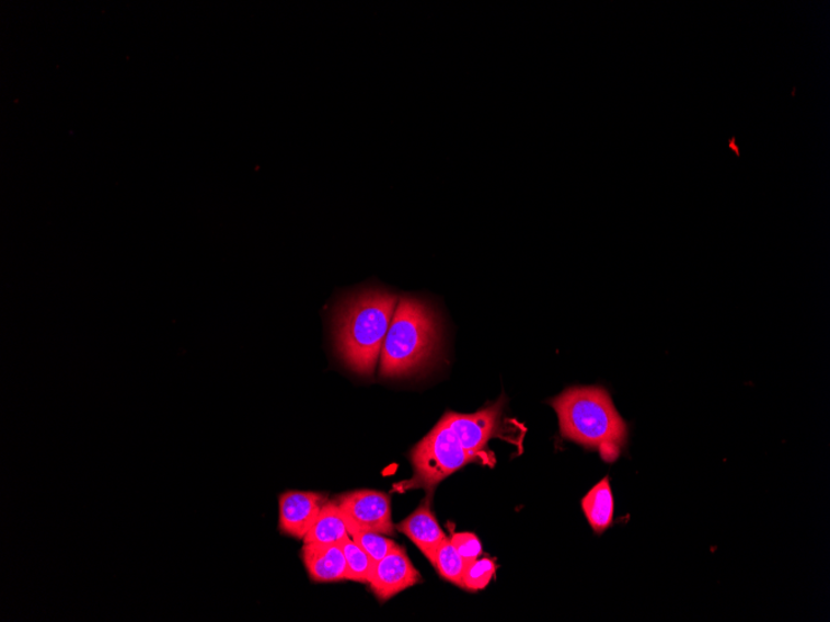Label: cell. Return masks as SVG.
I'll return each mask as SVG.
<instances>
[{
  "label": "cell",
  "instance_id": "cell-8",
  "mask_svg": "<svg viewBox=\"0 0 830 622\" xmlns=\"http://www.w3.org/2000/svg\"><path fill=\"white\" fill-rule=\"evenodd\" d=\"M420 580L418 571L414 568L407 553L401 546L376 563L370 585L374 596L381 601H387Z\"/></svg>",
  "mask_w": 830,
  "mask_h": 622
},
{
  "label": "cell",
  "instance_id": "cell-11",
  "mask_svg": "<svg viewBox=\"0 0 830 622\" xmlns=\"http://www.w3.org/2000/svg\"><path fill=\"white\" fill-rule=\"evenodd\" d=\"M587 521L597 534H602L613 523L614 498L610 479L604 477L583 499Z\"/></svg>",
  "mask_w": 830,
  "mask_h": 622
},
{
  "label": "cell",
  "instance_id": "cell-16",
  "mask_svg": "<svg viewBox=\"0 0 830 622\" xmlns=\"http://www.w3.org/2000/svg\"><path fill=\"white\" fill-rule=\"evenodd\" d=\"M496 564L492 560H475L465 563L463 589L479 591L487 587L494 577Z\"/></svg>",
  "mask_w": 830,
  "mask_h": 622
},
{
  "label": "cell",
  "instance_id": "cell-18",
  "mask_svg": "<svg viewBox=\"0 0 830 622\" xmlns=\"http://www.w3.org/2000/svg\"><path fill=\"white\" fill-rule=\"evenodd\" d=\"M727 147L730 148V150L737 156L740 157V147L736 143V137L733 136L730 139H728Z\"/></svg>",
  "mask_w": 830,
  "mask_h": 622
},
{
  "label": "cell",
  "instance_id": "cell-14",
  "mask_svg": "<svg viewBox=\"0 0 830 622\" xmlns=\"http://www.w3.org/2000/svg\"><path fill=\"white\" fill-rule=\"evenodd\" d=\"M339 545L347 562L348 580L370 584L376 562L350 537Z\"/></svg>",
  "mask_w": 830,
  "mask_h": 622
},
{
  "label": "cell",
  "instance_id": "cell-9",
  "mask_svg": "<svg viewBox=\"0 0 830 622\" xmlns=\"http://www.w3.org/2000/svg\"><path fill=\"white\" fill-rule=\"evenodd\" d=\"M301 555L312 581L348 580L347 562L339 544H303Z\"/></svg>",
  "mask_w": 830,
  "mask_h": 622
},
{
  "label": "cell",
  "instance_id": "cell-10",
  "mask_svg": "<svg viewBox=\"0 0 830 622\" xmlns=\"http://www.w3.org/2000/svg\"><path fill=\"white\" fill-rule=\"evenodd\" d=\"M396 529L407 535L430 563L435 561L439 545L447 538L428 504H423Z\"/></svg>",
  "mask_w": 830,
  "mask_h": 622
},
{
  "label": "cell",
  "instance_id": "cell-6",
  "mask_svg": "<svg viewBox=\"0 0 830 622\" xmlns=\"http://www.w3.org/2000/svg\"><path fill=\"white\" fill-rule=\"evenodd\" d=\"M345 517L348 532H374L394 534L391 498L383 492L361 489L349 492L335 499Z\"/></svg>",
  "mask_w": 830,
  "mask_h": 622
},
{
  "label": "cell",
  "instance_id": "cell-17",
  "mask_svg": "<svg viewBox=\"0 0 830 622\" xmlns=\"http://www.w3.org/2000/svg\"><path fill=\"white\" fill-rule=\"evenodd\" d=\"M450 542L465 563L477 560V556L482 554L481 541L472 533H457L451 537Z\"/></svg>",
  "mask_w": 830,
  "mask_h": 622
},
{
  "label": "cell",
  "instance_id": "cell-12",
  "mask_svg": "<svg viewBox=\"0 0 830 622\" xmlns=\"http://www.w3.org/2000/svg\"><path fill=\"white\" fill-rule=\"evenodd\" d=\"M348 528L343 512L335 500L322 507L315 525L303 538V543L339 544L349 538Z\"/></svg>",
  "mask_w": 830,
  "mask_h": 622
},
{
  "label": "cell",
  "instance_id": "cell-2",
  "mask_svg": "<svg viewBox=\"0 0 830 622\" xmlns=\"http://www.w3.org/2000/svg\"><path fill=\"white\" fill-rule=\"evenodd\" d=\"M550 404L557 413L565 439L598 450L607 462L620 458L629 428L604 388H569Z\"/></svg>",
  "mask_w": 830,
  "mask_h": 622
},
{
  "label": "cell",
  "instance_id": "cell-5",
  "mask_svg": "<svg viewBox=\"0 0 830 622\" xmlns=\"http://www.w3.org/2000/svg\"><path fill=\"white\" fill-rule=\"evenodd\" d=\"M504 398L497 403L483 408L475 414H457L448 412L442 419L456 433L463 448L474 462L487 463V445L494 438H504Z\"/></svg>",
  "mask_w": 830,
  "mask_h": 622
},
{
  "label": "cell",
  "instance_id": "cell-7",
  "mask_svg": "<svg viewBox=\"0 0 830 622\" xmlns=\"http://www.w3.org/2000/svg\"><path fill=\"white\" fill-rule=\"evenodd\" d=\"M327 503V496L318 492H284L279 497L280 533L303 540Z\"/></svg>",
  "mask_w": 830,
  "mask_h": 622
},
{
  "label": "cell",
  "instance_id": "cell-15",
  "mask_svg": "<svg viewBox=\"0 0 830 622\" xmlns=\"http://www.w3.org/2000/svg\"><path fill=\"white\" fill-rule=\"evenodd\" d=\"M349 535L376 563L382 561L387 555H390L401 548L399 544L380 533L359 531L350 533Z\"/></svg>",
  "mask_w": 830,
  "mask_h": 622
},
{
  "label": "cell",
  "instance_id": "cell-13",
  "mask_svg": "<svg viewBox=\"0 0 830 622\" xmlns=\"http://www.w3.org/2000/svg\"><path fill=\"white\" fill-rule=\"evenodd\" d=\"M431 564L435 565L442 579L463 588L465 562L448 538L439 545Z\"/></svg>",
  "mask_w": 830,
  "mask_h": 622
},
{
  "label": "cell",
  "instance_id": "cell-3",
  "mask_svg": "<svg viewBox=\"0 0 830 622\" xmlns=\"http://www.w3.org/2000/svg\"><path fill=\"white\" fill-rule=\"evenodd\" d=\"M440 342L437 314L427 302L402 297L381 352V376L407 377L426 368Z\"/></svg>",
  "mask_w": 830,
  "mask_h": 622
},
{
  "label": "cell",
  "instance_id": "cell-1",
  "mask_svg": "<svg viewBox=\"0 0 830 622\" xmlns=\"http://www.w3.org/2000/svg\"><path fill=\"white\" fill-rule=\"evenodd\" d=\"M399 301V296L389 291L367 290L341 304L336 318V347L341 359L354 373L373 376Z\"/></svg>",
  "mask_w": 830,
  "mask_h": 622
},
{
  "label": "cell",
  "instance_id": "cell-4",
  "mask_svg": "<svg viewBox=\"0 0 830 622\" xmlns=\"http://www.w3.org/2000/svg\"><path fill=\"white\" fill-rule=\"evenodd\" d=\"M411 460L413 477L394 486L401 492L413 488H426L430 492L439 482L453 475L468 463L474 462L445 419H441L413 449Z\"/></svg>",
  "mask_w": 830,
  "mask_h": 622
}]
</instances>
